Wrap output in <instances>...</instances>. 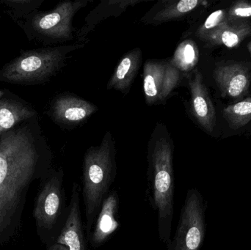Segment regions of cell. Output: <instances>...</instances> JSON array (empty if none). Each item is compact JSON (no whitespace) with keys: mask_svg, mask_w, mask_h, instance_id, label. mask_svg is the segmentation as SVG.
<instances>
[{"mask_svg":"<svg viewBox=\"0 0 251 250\" xmlns=\"http://www.w3.org/2000/svg\"><path fill=\"white\" fill-rule=\"evenodd\" d=\"M51 157L39 152L27 131L7 132L0 138V245L20 226L29 186L51 173Z\"/></svg>","mask_w":251,"mask_h":250,"instance_id":"6da1fadb","label":"cell"},{"mask_svg":"<svg viewBox=\"0 0 251 250\" xmlns=\"http://www.w3.org/2000/svg\"><path fill=\"white\" fill-rule=\"evenodd\" d=\"M174 141L165 125L158 123L148 143L149 200L157 214L158 233L161 242L171 241L174 215Z\"/></svg>","mask_w":251,"mask_h":250,"instance_id":"7a4b0ae2","label":"cell"},{"mask_svg":"<svg viewBox=\"0 0 251 250\" xmlns=\"http://www.w3.org/2000/svg\"><path fill=\"white\" fill-rule=\"evenodd\" d=\"M116 174V142L112 134L107 132L101 144L90 147L84 156L81 192L85 207V229L88 240Z\"/></svg>","mask_w":251,"mask_h":250,"instance_id":"3957f363","label":"cell"},{"mask_svg":"<svg viewBox=\"0 0 251 250\" xmlns=\"http://www.w3.org/2000/svg\"><path fill=\"white\" fill-rule=\"evenodd\" d=\"M63 169L52 170L41 181L33 210L37 232L42 242L50 246L61 233L69 214Z\"/></svg>","mask_w":251,"mask_h":250,"instance_id":"277c9868","label":"cell"},{"mask_svg":"<svg viewBox=\"0 0 251 250\" xmlns=\"http://www.w3.org/2000/svg\"><path fill=\"white\" fill-rule=\"evenodd\" d=\"M82 46L84 44H77L22 53L3 68L0 80L18 84L44 82L62 67L69 53Z\"/></svg>","mask_w":251,"mask_h":250,"instance_id":"5b68a950","label":"cell"},{"mask_svg":"<svg viewBox=\"0 0 251 250\" xmlns=\"http://www.w3.org/2000/svg\"><path fill=\"white\" fill-rule=\"evenodd\" d=\"M203 198L197 189H189L181 208L174 239L167 250H200L205 236Z\"/></svg>","mask_w":251,"mask_h":250,"instance_id":"8992f818","label":"cell"},{"mask_svg":"<svg viewBox=\"0 0 251 250\" xmlns=\"http://www.w3.org/2000/svg\"><path fill=\"white\" fill-rule=\"evenodd\" d=\"M88 3L86 0L63 1L51 11L35 16L32 20L34 29L39 35L52 41H71L74 38V16Z\"/></svg>","mask_w":251,"mask_h":250,"instance_id":"52a82bcc","label":"cell"},{"mask_svg":"<svg viewBox=\"0 0 251 250\" xmlns=\"http://www.w3.org/2000/svg\"><path fill=\"white\" fill-rule=\"evenodd\" d=\"M81 186L75 182L69 204V214L61 233L47 250H88L80 208Z\"/></svg>","mask_w":251,"mask_h":250,"instance_id":"ba28073f","label":"cell"},{"mask_svg":"<svg viewBox=\"0 0 251 250\" xmlns=\"http://www.w3.org/2000/svg\"><path fill=\"white\" fill-rule=\"evenodd\" d=\"M119 196L116 190L110 191L103 201L88 241L94 249L100 248L108 241L119 227L118 222Z\"/></svg>","mask_w":251,"mask_h":250,"instance_id":"9c48e42d","label":"cell"},{"mask_svg":"<svg viewBox=\"0 0 251 250\" xmlns=\"http://www.w3.org/2000/svg\"><path fill=\"white\" fill-rule=\"evenodd\" d=\"M189 85L193 115L206 132L212 133L216 125V113L199 70H196L189 79Z\"/></svg>","mask_w":251,"mask_h":250,"instance_id":"30bf717a","label":"cell"},{"mask_svg":"<svg viewBox=\"0 0 251 250\" xmlns=\"http://www.w3.org/2000/svg\"><path fill=\"white\" fill-rule=\"evenodd\" d=\"M97 111L98 107L92 103L70 94L57 97L51 107L56 121L69 126L83 123Z\"/></svg>","mask_w":251,"mask_h":250,"instance_id":"8fae6325","label":"cell"},{"mask_svg":"<svg viewBox=\"0 0 251 250\" xmlns=\"http://www.w3.org/2000/svg\"><path fill=\"white\" fill-rule=\"evenodd\" d=\"M214 78L224 95L237 98L249 91V69L243 65L234 63L218 66L214 71Z\"/></svg>","mask_w":251,"mask_h":250,"instance_id":"7c38bea8","label":"cell"},{"mask_svg":"<svg viewBox=\"0 0 251 250\" xmlns=\"http://www.w3.org/2000/svg\"><path fill=\"white\" fill-rule=\"evenodd\" d=\"M142 60V51L135 48L122 57L107 84V89L116 90L123 93L129 92L131 84L138 72Z\"/></svg>","mask_w":251,"mask_h":250,"instance_id":"4fadbf2b","label":"cell"},{"mask_svg":"<svg viewBox=\"0 0 251 250\" xmlns=\"http://www.w3.org/2000/svg\"><path fill=\"white\" fill-rule=\"evenodd\" d=\"M201 1L199 0H170L159 1L154 7L143 18L145 23L157 25L184 17L187 13L199 7Z\"/></svg>","mask_w":251,"mask_h":250,"instance_id":"5bb4252c","label":"cell"},{"mask_svg":"<svg viewBox=\"0 0 251 250\" xmlns=\"http://www.w3.org/2000/svg\"><path fill=\"white\" fill-rule=\"evenodd\" d=\"M141 1L138 0H109L101 1L87 16L85 24L79 32V38H85L87 34L93 30L104 19L110 16H119L130 6L138 4Z\"/></svg>","mask_w":251,"mask_h":250,"instance_id":"9a60e30c","label":"cell"},{"mask_svg":"<svg viewBox=\"0 0 251 250\" xmlns=\"http://www.w3.org/2000/svg\"><path fill=\"white\" fill-rule=\"evenodd\" d=\"M166 61L147 60L143 69V91L148 105L160 101L161 88Z\"/></svg>","mask_w":251,"mask_h":250,"instance_id":"2e32d148","label":"cell"},{"mask_svg":"<svg viewBox=\"0 0 251 250\" xmlns=\"http://www.w3.org/2000/svg\"><path fill=\"white\" fill-rule=\"evenodd\" d=\"M251 32V25L248 21L234 23L226 22L206 42L212 45H224L227 48H234L240 45Z\"/></svg>","mask_w":251,"mask_h":250,"instance_id":"e0dca14e","label":"cell"},{"mask_svg":"<svg viewBox=\"0 0 251 250\" xmlns=\"http://www.w3.org/2000/svg\"><path fill=\"white\" fill-rule=\"evenodd\" d=\"M35 113L18 101H0V135L13 128L19 122L30 118Z\"/></svg>","mask_w":251,"mask_h":250,"instance_id":"ac0fdd59","label":"cell"},{"mask_svg":"<svg viewBox=\"0 0 251 250\" xmlns=\"http://www.w3.org/2000/svg\"><path fill=\"white\" fill-rule=\"evenodd\" d=\"M199 58V49L194 41L186 40L178 45L170 61L180 71L187 72L196 66Z\"/></svg>","mask_w":251,"mask_h":250,"instance_id":"d6986e66","label":"cell"},{"mask_svg":"<svg viewBox=\"0 0 251 250\" xmlns=\"http://www.w3.org/2000/svg\"><path fill=\"white\" fill-rule=\"evenodd\" d=\"M223 114L231 129L246 126L251 120V97L226 107Z\"/></svg>","mask_w":251,"mask_h":250,"instance_id":"ffe728a7","label":"cell"},{"mask_svg":"<svg viewBox=\"0 0 251 250\" xmlns=\"http://www.w3.org/2000/svg\"><path fill=\"white\" fill-rule=\"evenodd\" d=\"M226 12L225 10H218L209 15L204 23L198 29L196 35L203 41L216 32L224 23H226Z\"/></svg>","mask_w":251,"mask_h":250,"instance_id":"44dd1931","label":"cell"},{"mask_svg":"<svg viewBox=\"0 0 251 250\" xmlns=\"http://www.w3.org/2000/svg\"><path fill=\"white\" fill-rule=\"evenodd\" d=\"M180 72L181 71L170 60L166 61L161 88L160 101H165L176 88L180 80Z\"/></svg>","mask_w":251,"mask_h":250,"instance_id":"7402d4cb","label":"cell"},{"mask_svg":"<svg viewBox=\"0 0 251 250\" xmlns=\"http://www.w3.org/2000/svg\"><path fill=\"white\" fill-rule=\"evenodd\" d=\"M251 17V4L248 1H237L226 12L227 22L231 23L247 22Z\"/></svg>","mask_w":251,"mask_h":250,"instance_id":"603a6c76","label":"cell"},{"mask_svg":"<svg viewBox=\"0 0 251 250\" xmlns=\"http://www.w3.org/2000/svg\"><path fill=\"white\" fill-rule=\"evenodd\" d=\"M249 51H250L251 57V42L249 43Z\"/></svg>","mask_w":251,"mask_h":250,"instance_id":"cb8c5ba5","label":"cell"},{"mask_svg":"<svg viewBox=\"0 0 251 250\" xmlns=\"http://www.w3.org/2000/svg\"><path fill=\"white\" fill-rule=\"evenodd\" d=\"M3 95H4V92H3L2 91H0V98H1Z\"/></svg>","mask_w":251,"mask_h":250,"instance_id":"d4e9b609","label":"cell"}]
</instances>
